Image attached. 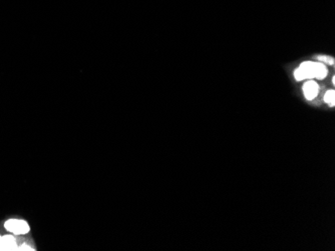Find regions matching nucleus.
Here are the masks:
<instances>
[{
  "label": "nucleus",
  "mask_w": 335,
  "mask_h": 251,
  "mask_svg": "<svg viewBox=\"0 0 335 251\" xmlns=\"http://www.w3.org/2000/svg\"><path fill=\"white\" fill-rule=\"evenodd\" d=\"M316 75V63L311 61L303 62L298 69L295 70L294 76L295 79L298 81L304 80V79H313Z\"/></svg>",
  "instance_id": "obj_1"
},
{
  "label": "nucleus",
  "mask_w": 335,
  "mask_h": 251,
  "mask_svg": "<svg viewBox=\"0 0 335 251\" xmlns=\"http://www.w3.org/2000/svg\"><path fill=\"white\" fill-rule=\"evenodd\" d=\"M4 227L8 232H12L16 235L26 234L30 232V224L22 219H8L4 223Z\"/></svg>",
  "instance_id": "obj_2"
},
{
  "label": "nucleus",
  "mask_w": 335,
  "mask_h": 251,
  "mask_svg": "<svg viewBox=\"0 0 335 251\" xmlns=\"http://www.w3.org/2000/svg\"><path fill=\"white\" fill-rule=\"evenodd\" d=\"M318 91H319V86L318 84L313 81V80H309L307 81L304 85H303V92H304V95L305 97L308 99V100H312L314 99L317 94H318Z\"/></svg>",
  "instance_id": "obj_3"
},
{
  "label": "nucleus",
  "mask_w": 335,
  "mask_h": 251,
  "mask_svg": "<svg viewBox=\"0 0 335 251\" xmlns=\"http://www.w3.org/2000/svg\"><path fill=\"white\" fill-rule=\"evenodd\" d=\"M18 242L14 236L8 234L2 236V244H0V250H18Z\"/></svg>",
  "instance_id": "obj_4"
},
{
  "label": "nucleus",
  "mask_w": 335,
  "mask_h": 251,
  "mask_svg": "<svg viewBox=\"0 0 335 251\" xmlns=\"http://www.w3.org/2000/svg\"><path fill=\"white\" fill-rule=\"evenodd\" d=\"M327 75V68L323 63H316V75L315 78L322 80Z\"/></svg>",
  "instance_id": "obj_5"
},
{
  "label": "nucleus",
  "mask_w": 335,
  "mask_h": 251,
  "mask_svg": "<svg viewBox=\"0 0 335 251\" xmlns=\"http://www.w3.org/2000/svg\"><path fill=\"white\" fill-rule=\"evenodd\" d=\"M324 101L333 107L335 105V91L328 90L324 95Z\"/></svg>",
  "instance_id": "obj_6"
},
{
  "label": "nucleus",
  "mask_w": 335,
  "mask_h": 251,
  "mask_svg": "<svg viewBox=\"0 0 335 251\" xmlns=\"http://www.w3.org/2000/svg\"><path fill=\"white\" fill-rule=\"evenodd\" d=\"M317 59L321 62H325L331 66L334 65V58L333 57H330V56H324V55H320V56H317Z\"/></svg>",
  "instance_id": "obj_7"
},
{
  "label": "nucleus",
  "mask_w": 335,
  "mask_h": 251,
  "mask_svg": "<svg viewBox=\"0 0 335 251\" xmlns=\"http://www.w3.org/2000/svg\"><path fill=\"white\" fill-rule=\"evenodd\" d=\"M18 250H34V249L30 246L26 245V244H22V245H20V246L18 247Z\"/></svg>",
  "instance_id": "obj_8"
},
{
  "label": "nucleus",
  "mask_w": 335,
  "mask_h": 251,
  "mask_svg": "<svg viewBox=\"0 0 335 251\" xmlns=\"http://www.w3.org/2000/svg\"><path fill=\"white\" fill-rule=\"evenodd\" d=\"M0 244H2V236H0Z\"/></svg>",
  "instance_id": "obj_9"
}]
</instances>
